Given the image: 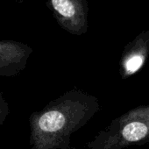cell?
I'll use <instances>...</instances> for the list:
<instances>
[{
    "mask_svg": "<svg viewBox=\"0 0 149 149\" xmlns=\"http://www.w3.org/2000/svg\"><path fill=\"white\" fill-rule=\"evenodd\" d=\"M142 63H143V56L139 54H136L132 55L127 60L125 63V68L129 72L133 73L141 67Z\"/></svg>",
    "mask_w": 149,
    "mask_h": 149,
    "instance_id": "4",
    "label": "cell"
},
{
    "mask_svg": "<svg viewBox=\"0 0 149 149\" xmlns=\"http://www.w3.org/2000/svg\"><path fill=\"white\" fill-rule=\"evenodd\" d=\"M47 5L59 25L68 32L81 34L87 31V0H47Z\"/></svg>",
    "mask_w": 149,
    "mask_h": 149,
    "instance_id": "1",
    "label": "cell"
},
{
    "mask_svg": "<svg viewBox=\"0 0 149 149\" xmlns=\"http://www.w3.org/2000/svg\"><path fill=\"white\" fill-rule=\"evenodd\" d=\"M31 53L32 48L20 41L0 40V77H13L20 73Z\"/></svg>",
    "mask_w": 149,
    "mask_h": 149,
    "instance_id": "2",
    "label": "cell"
},
{
    "mask_svg": "<svg viewBox=\"0 0 149 149\" xmlns=\"http://www.w3.org/2000/svg\"><path fill=\"white\" fill-rule=\"evenodd\" d=\"M147 131V126L144 123L132 122L125 126L122 135L128 141H138L146 135Z\"/></svg>",
    "mask_w": 149,
    "mask_h": 149,
    "instance_id": "3",
    "label": "cell"
},
{
    "mask_svg": "<svg viewBox=\"0 0 149 149\" xmlns=\"http://www.w3.org/2000/svg\"><path fill=\"white\" fill-rule=\"evenodd\" d=\"M9 114V105L2 92L0 91V126L6 120Z\"/></svg>",
    "mask_w": 149,
    "mask_h": 149,
    "instance_id": "5",
    "label": "cell"
}]
</instances>
